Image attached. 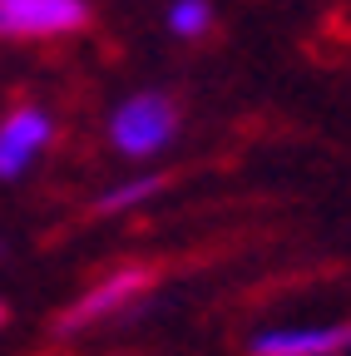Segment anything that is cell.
Returning <instances> with one entry per match:
<instances>
[{
  "instance_id": "6da1fadb",
  "label": "cell",
  "mask_w": 351,
  "mask_h": 356,
  "mask_svg": "<svg viewBox=\"0 0 351 356\" xmlns=\"http://www.w3.org/2000/svg\"><path fill=\"white\" fill-rule=\"evenodd\" d=\"M173 134H179V114H173V99L158 95V89H144V95L124 99L109 119V139L129 159H149V154L168 149Z\"/></svg>"
},
{
  "instance_id": "7a4b0ae2",
  "label": "cell",
  "mask_w": 351,
  "mask_h": 356,
  "mask_svg": "<svg viewBox=\"0 0 351 356\" xmlns=\"http://www.w3.org/2000/svg\"><path fill=\"white\" fill-rule=\"evenodd\" d=\"M149 282H154L149 267H124V273H109L104 282H95V287L60 317V337H74V332L95 327V322L134 317V312H139V297L149 292Z\"/></svg>"
},
{
  "instance_id": "3957f363",
  "label": "cell",
  "mask_w": 351,
  "mask_h": 356,
  "mask_svg": "<svg viewBox=\"0 0 351 356\" xmlns=\"http://www.w3.org/2000/svg\"><path fill=\"white\" fill-rule=\"evenodd\" d=\"M90 25L84 0H0V35L40 40V35H74Z\"/></svg>"
},
{
  "instance_id": "277c9868",
  "label": "cell",
  "mask_w": 351,
  "mask_h": 356,
  "mask_svg": "<svg viewBox=\"0 0 351 356\" xmlns=\"http://www.w3.org/2000/svg\"><path fill=\"white\" fill-rule=\"evenodd\" d=\"M247 351H252V356H341V351H351V322L257 332V337L247 341Z\"/></svg>"
},
{
  "instance_id": "5b68a950",
  "label": "cell",
  "mask_w": 351,
  "mask_h": 356,
  "mask_svg": "<svg viewBox=\"0 0 351 356\" xmlns=\"http://www.w3.org/2000/svg\"><path fill=\"white\" fill-rule=\"evenodd\" d=\"M50 134H55V124H50L45 109H15L0 124V178H6V184L20 178L30 168V159L50 144Z\"/></svg>"
},
{
  "instance_id": "8992f818",
  "label": "cell",
  "mask_w": 351,
  "mask_h": 356,
  "mask_svg": "<svg viewBox=\"0 0 351 356\" xmlns=\"http://www.w3.org/2000/svg\"><path fill=\"white\" fill-rule=\"evenodd\" d=\"M158 188H163V178H158V173H139V178H129V184L109 188V193L99 198V213H119V208H134V203L154 198Z\"/></svg>"
},
{
  "instance_id": "52a82bcc",
  "label": "cell",
  "mask_w": 351,
  "mask_h": 356,
  "mask_svg": "<svg viewBox=\"0 0 351 356\" xmlns=\"http://www.w3.org/2000/svg\"><path fill=\"white\" fill-rule=\"evenodd\" d=\"M213 25V10H208V0H173V10H168V30L179 35V40H193Z\"/></svg>"
},
{
  "instance_id": "ba28073f",
  "label": "cell",
  "mask_w": 351,
  "mask_h": 356,
  "mask_svg": "<svg viewBox=\"0 0 351 356\" xmlns=\"http://www.w3.org/2000/svg\"><path fill=\"white\" fill-rule=\"evenodd\" d=\"M0 322H6V312H0Z\"/></svg>"
}]
</instances>
